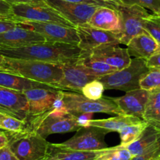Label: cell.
Segmentation results:
<instances>
[{
  "label": "cell",
  "mask_w": 160,
  "mask_h": 160,
  "mask_svg": "<svg viewBox=\"0 0 160 160\" xmlns=\"http://www.w3.org/2000/svg\"><path fill=\"white\" fill-rule=\"evenodd\" d=\"M82 50L76 45L43 42L19 48L1 49L4 58L41 61L62 65L75 63L79 60Z\"/></svg>",
  "instance_id": "obj_1"
},
{
  "label": "cell",
  "mask_w": 160,
  "mask_h": 160,
  "mask_svg": "<svg viewBox=\"0 0 160 160\" xmlns=\"http://www.w3.org/2000/svg\"><path fill=\"white\" fill-rule=\"evenodd\" d=\"M1 72L19 75L53 88L63 76L62 68L60 64L7 58H4Z\"/></svg>",
  "instance_id": "obj_2"
},
{
  "label": "cell",
  "mask_w": 160,
  "mask_h": 160,
  "mask_svg": "<svg viewBox=\"0 0 160 160\" xmlns=\"http://www.w3.org/2000/svg\"><path fill=\"white\" fill-rule=\"evenodd\" d=\"M5 132L7 146L19 160H38L47 156L50 143L33 130Z\"/></svg>",
  "instance_id": "obj_3"
},
{
  "label": "cell",
  "mask_w": 160,
  "mask_h": 160,
  "mask_svg": "<svg viewBox=\"0 0 160 160\" xmlns=\"http://www.w3.org/2000/svg\"><path fill=\"white\" fill-rule=\"evenodd\" d=\"M149 70L146 61L140 58L131 59L125 68L99 78L105 90H118L129 92L140 88V80Z\"/></svg>",
  "instance_id": "obj_4"
},
{
  "label": "cell",
  "mask_w": 160,
  "mask_h": 160,
  "mask_svg": "<svg viewBox=\"0 0 160 160\" xmlns=\"http://www.w3.org/2000/svg\"><path fill=\"white\" fill-rule=\"evenodd\" d=\"M64 104L72 115L79 113H105L122 115L113 98L102 97L101 99L91 100L78 93L62 90Z\"/></svg>",
  "instance_id": "obj_5"
},
{
  "label": "cell",
  "mask_w": 160,
  "mask_h": 160,
  "mask_svg": "<svg viewBox=\"0 0 160 160\" xmlns=\"http://www.w3.org/2000/svg\"><path fill=\"white\" fill-rule=\"evenodd\" d=\"M26 129L33 130L43 138L54 133H65L77 131L81 127L72 114L64 116H55L47 112L41 116L25 121Z\"/></svg>",
  "instance_id": "obj_6"
},
{
  "label": "cell",
  "mask_w": 160,
  "mask_h": 160,
  "mask_svg": "<svg viewBox=\"0 0 160 160\" xmlns=\"http://www.w3.org/2000/svg\"><path fill=\"white\" fill-rule=\"evenodd\" d=\"M115 10L118 11L121 23L120 44L127 45L134 36L145 33L144 19L150 13L147 10L137 5H125L115 2Z\"/></svg>",
  "instance_id": "obj_7"
},
{
  "label": "cell",
  "mask_w": 160,
  "mask_h": 160,
  "mask_svg": "<svg viewBox=\"0 0 160 160\" xmlns=\"http://www.w3.org/2000/svg\"><path fill=\"white\" fill-rule=\"evenodd\" d=\"M19 26L30 29L42 35L47 42H60L78 46L79 42L76 28L69 27L54 23H42L35 21H17Z\"/></svg>",
  "instance_id": "obj_8"
},
{
  "label": "cell",
  "mask_w": 160,
  "mask_h": 160,
  "mask_svg": "<svg viewBox=\"0 0 160 160\" xmlns=\"http://www.w3.org/2000/svg\"><path fill=\"white\" fill-rule=\"evenodd\" d=\"M12 15L16 21H35L42 23H54L73 27L72 24L58 11L48 5L19 3L12 4Z\"/></svg>",
  "instance_id": "obj_9"
},
{
  "label": "cell",
  "mask_w": 160,
  "mask_h": 160,
  "mask_svg": "<svg viewBox=\"0 0 160 160\" xmlns=\"http://www.w3.org/2000/svg\"><path fill=\"white\" fill-rule=\"evenodd\" d=\"M108 133L106 130L97 127H81L72 138L63 143H58L57 145L84 152L101 151L108 148L104 141Z\"/></svg>",
  "instance_id": "obj_10"
},
{
  "label": "cell",
  "mask_w": 160,
  "mask_h": 160,
  "mask_svg": "<svg viewBox=\"0 0 160 160\" xmlns=\"http://www.w3.org/2000/svg\"><path fill=\"white\" fill-rule=\"evenodd\" d=\"M45 2L75 28L89 24L92 16L99 7L90 4L75 3L63 0H45Z\"/></svg>",
  "instance_id": "obj_11"
},
{
  "label": "cell",
  "mask_w": 160,
  "mask_h": 160,
  "mask_svg": "<svg viewBox=\"0 0 160 160\" xmlns=\"http://www.w3.org/2000/svg\"><path fill=\"white\" fill-rule=\"evenodd\" d=\"M61 68L63 76L61 81L54 86L58 90L82 93V88L88 82L99 78L78 61L72 64H62Z\"/></svg>",
  "instance_id": "obj_12"
},
{
  "label": "cell",
  "mask_w": 160,
  "mask_h": 160,
  "mask_svg": "<svg viewBox=\"0 0 160 160\" xmlns=\"http://www.w3.org/2000/svg\"><path fill=\"white\" fill-rule=\"evenodd\" d=\"M79 42L78 47L82 51H90L97 47L107 44H120V32H108L95 28L89 24L76 28Z\"/></svg>",
  "instance_id": "obj_13"
},
{
  "label": "cell",
  "mask_w": 160,
  "mask_h": 160,
  "mask_svg": "<svg viewBox=\"0 0 160 160\" xmlns=\"http://www.w3.org/2000/svg\"><path fill=\"white\" fill-rule=\"evenodd\" d=\"M60 90L48 89H32L23 92L28 105V117L25 121L41 116L52 108L53 102Z\"/></svg>",
  "instance_id": "obj_14"
},
{
  "label": "cell",
  "mask_w": 160,
  "mask_h": 160,
  "mask_svg": "<svg viewBox=\"0 0 160 160\" xmlns=\"http://www.w3.org/2000/svg\"><path fill=\"white\" fill-rule=\"evenodd\" d=\"M28 112V101L22 92L0 87V114L25 121Z\"/></svg>",
  "instance_id": "obj_15"
},
{
  "label": "cell",
  "mask_w": 160,
  "mask_h": 160,
  "mask_svg": "<svg viewBox=\"0 0 160 160\" xmlns=\"http://www.w3.org/2000/svg\"><path fill=\"white\" fill-rule=\"evenodd\" d=\"M83 52L95 59L104 61L117 71L125 68L131 62V58L127 49L115 44L102 45L90 51Z\"/></svg>",
  "instance_id": "obj_16"
},
{
  "label": "cell",
  "mask_w": 160,
  "mask_h": 160,
  "mask_svg": "<svg viewBox=\"0 0 160 160\" xmlns=\"http://www.w3.org/2000/svg\"><path fill=\"white\" fill-rule=\"evenodd\" d=\"M149 91L139 88L127 92L124 96L113 98L122 115L143 119Z\"/></svg>",
  "instance_id": "obj_17"
},
{
  "label": "cell",
  "mask_w": 160,
  "mask_h": 160,
  "mask_svg": "<svg viewBox=\"0 0 160 160\" xmlns=\"http://www.w3.org/2000/svg\"><path fill=\"white\" fill-rule=\"evenodd\" d=\"M43 42L46 40L42 35L20 26L0 33V50L19 48Z\"/></svg>",
  "instance_id": "obj_18"
},
{
  "label": "cell",
  "mask_w": 160,
  "mask_h": 160,
  "mask_svg": "<svg viewBox=\"0 0 160 160\" xmlns=\"http://www.w3.org/2000/svg\"><path fill=\"white\" fill-rule=\"evenodd\" d=\"M127 51L134 58L148 60L160 50V46L147 32L134 36L127 44Z\"/></svg>",
  "instance_id": "obj_19"
},
{
  "label": "cell",
  "mask_w": 160,
  "mask_h": 160,
  "mask_svg": "<svg viewBox=\"0 0 160 160\" xmlns=\"http://www.w3.org/2000/svg\"><path fill=\"white\" fill-rule=\"evenodd\" d=\"M89 25L108 32H121L119 14L115 9L110 7H98L92 16Z\"/></svg>",
  "instance_id": "obj_20"
},
{
  "label": "cell",
  "mask_w": 160,
  "mask_h": 160,
  "mask_svg": "<svg viewBox=\"0 0 160 160\" xmlns=\"http://www.w3.org/2000/svg\"><path fill=\"white\" fill-rule=\"evenodd\" d=\"M103 150L84 152L65 148L57 145V144L50 143L46 157L49 160H95Z\"/></svg>",
  "instance_id": "obj_21"
},
{
  "label": "cell",
  "mask_w": 160,
  "mask_h": 160,
  "mask_svg": "<svg viewBox=\"0 0 160 160\" xmlns=\"http://www.w3.org/2000/svg\"><path fill=\"white\" fill-rule=\"evenodd\" d=\"M0 87L16 90V91L22 92V93L26 90L36 88L56 90V88H53L47 84L35 82V81L23 78L19 75H13V74L5 72H0Z\"/></svg>",
  "instance_id": "obj_22"
},
{
  "label": "cell",
  "mask_w": 160,
  "mask_h": 160,
  "mask_svg": "<svg viewBox=\"0 0 160 160\" xmlns=\"http://www.w3.org/2000/svg\"><path fill=\"white\" fill-rule=\"evenodd\" d=\"M160 138V128L149 124L143 130L141 134L129 145L126 146L133 157L140 155L152 146Z\"/></svg>",
  "instance_id": "obj_23"
},
{
  "label": "cell",
  "mask_w": 160,
  "mask_h": 160,
  "mask_svg": "<svg viewBox=\"0 0 160 160\" xmlns=\"http://www.w3.org/2000/svg\"><path fill=\"white\" fill-rule=\"evenodd\" d=\"M141 118L129 116L125 115H118L104 119H91L89 122V127L103 129L109 132H119L125 127L141 122Z\"/></svg>",
  "instance_id": "obj_24"
},
{
  "label": "cell",
  "mask_w": 160,
  "mask_h": 160,
  "mask_svg": "<svg viewBox=\"0 0 160 160\" xmlns=\"http://www.w3.org/2000/svg\"><path fill=\"white\" fill-rule=\"evenodd\" d=\"M143 120L160 128V89L149 91Z\"/></svg>",
  "instance_id": "obj_25"
},
{
  "label": "cell",
  "mask_w": 160,
  "mask_h": 160,
  "mask_svg": "<svg viewBox=\"0 0 160 160\" xmlns=\"http://www.w3.org/2000/svg\"><path fill=\"white\" fill-rule=\"evenodd\" d=\"M78 62L80 64H82L87 70L90 71L93 75L98 76V78L109 75V74L113 73L115 71H117L116 69L111 67L110 65L104 63V61L92 58L87 53H84L82 50L81 57H80Z\"/></svg>",
  "instance_id": "obj_26"
},
{
  "label": "cell",
  "mask_w": 160,
  "mask_h": 160,
  "mask_svg": "<svg viewBox=\"0 0 160 160\" xmlns=\"http://www.w3.org/2000/svg\"><path fill=\"white\" fill-rule=\"evenodd\" d=\"M148 125V123L142 119L141 122L127 126L122 128L118 132L121 140L119 145L126 147L133 143L141 134L143 130L147 127Z\"/></svg>",
  "instance_id": "obj_27"
},
{
  "label": "cell",
  "mask_w": 160,
  "mask_h": 160,
  "mask_svg": "<svg viewBox=\"0 0 160 160\" xmlns=\"http://www.w3.org/2000/svg\"><path fill=\"white\" fill-rule=\"evenodd\" d=\"M133 155L122 146L107 148L102 151L97 160H131Z\"/></svg>",
  "instance_id": "obj_28"
},
{
  "label": "cell",
  "mask_w": 160,
  "mask_h": 160,
  "mask_svg": "<svg viewBox=\"0 0 160 160\" xmlns=\"http://www.w3.org/2000/svg\"><path fill=\"white\" fill-rule=\"evenodd\" d=\"M140 88L147 91L160 89V70L149 68L140 80Z\"/></svg>",
  "instance_id": "obj_29"
},
{
  "label": "cell",
  "mask_w": 160,
  "mask_h": 160,
  "mask_svg": "<svg viewBox=\"0 0 160 160\" xmlns=\"http://www.w3.org/2000/svg\"><path fill=\"white\" fill-rule=\"evenodd\" d=\"M26 129V122L13 116L0 114V130L7 132H21Z\"/></svg>",
  "instance_id": "obj_30"
},
{
  "label": "cell",
  "mask_w": 160,
  "mask_h": 160,
  "mask_svg": "<svg viewBox=\"0 0 160 160\" xmlns=\"http://www.w3.org/2000/svg\"><path fill=\"white\" fill-rule=\"evenodd\" d=\"M144 29L160 46V16L149 14L144 19Z\"/></svg>",
  "instance_id": "obj_31"
},
{
  "label": "cell",
  "mask_w": 160,
  "mask_h": 160,
  "mask_svg": "<svg viewBox=\"0 0 160 160\" xmlns=\"http://www.w3.org/2000/svg\"><path fill=\"white\" fill-rule=\"evenodd\" d=\"M104 87L99 79L93 80L88 82L82 90V94L85 98L91 100L101 99L103 97Z\"/></svg>",
  "instance_id": "obj_32"
},
{
  "label": "cell",
  "mask_w": 160,
  "mask_h": 160,
  "mask_svg": "<svg viewBox=\"0 0 160 160\" xmlns=\"http://www.w3.org/2000/svg\"><path fill=\"white\" fill-rule=\"evenodd\" d=\"M115 2L125 5H137L148 9L153 14L160 16V0H115Z\"/></svg>",
  "instance_id": "obj_33"
},
{
  "label": "cell",
  "mask_w": 160,
  "mask_h": 160,
  "mask_svg": "<svg viewBox=\"0 0 160 160\" xmlns=\"http://www.w3.org/2000/svg\"><path fill=\"white\" fill-rule=\"evenodd\" d=\"M131 160H160V138L152 146Z\"/></svg>",
  "instance_id": "obj_34"
},
{
  "label": "cell",
  "mask_w": 160,
  "mask_h": 160,
  "mask_svg": "<svg viewBox=\"0 0 160 160\" xmlns=\"http://www.w3.org/2000/svg\"><path fill=\"white\" fill-rule=\"evenodd\" d=\"M66 2H75V3H85L90 5L98 6V7H106L115 9V3L114 2H106L104 0H63Z\"/></svg>",
  "instance_id": "obj_35"
},
{
  "label": "cell",
  "mask_w": 160,
  "mask_h": 160,
  "mask_svg": "<svg viewBox=\"0 0 160 160\" xmlns=\"http://www.w3.org/2000/svg\"><path fill=\"white\" fill-rule=\"evenodd\" d=\"M80 127H89V122L93 119V113H79L73 115Z\"/></svg>",
  "instance_id": "obj_36"
},
{
  "label": "cell",
  "mask_w": 160,
  "mask_h": 160,
  "mask_svg": "<svg viewBox=\"0 0 160 160\" xmlns=\"http://www.w3.org/2000/svg\"><path fill=\"white\" fill-rule=\"evenodd\" d=\"M18 26L19 24L16 20H2L0 21V33L11 30Z\"/></svg>",
  "instance_id": "obj_37"
},
{
  "label": "cell",
  "mask_w": 160,
  "mask_h": 160,
  "mask_svg": "<svg viewBox=\"0 0 160 160\" xmlns=\"http://www.w3.org/2000/svg\"><path fill=\"white\" fill-rule=\"evenodd\" d=\"M146 64L149 68H156L160 70V50L146 60Z\"/></svg>",
  "instance_id": "obj_38"
},
{
  "label": "cell",
  "mask_w": 160,
  "mask_h": 160,
  "mask_svg": "<svg viewBox=\"0 0 160 160\" xmlns=\"http://www.w3.org/2000/svg\"><path fill=\"white\" fill-rule=\"evenodd\" d=\"M0 160H19L8 146L0 149Z\"/></svg>",
  "instance_id": "obj_39"
},
{
  "label": "cell",
  "mask_w": 160,
  "mask_h": 160,
  "mask_svg": "<svg viewBox=\"0 0 160 160\" xmlns=\"http://www.w3.org/2000/svg\"><path fill=\"white\" fill-rule=\"evenodd\" d=\"M0 14L13 18L12 15L11 4L7 2L5 0H0Z\"/></svg>",
  "instance_id": "obj_40"
},
{
  "label": "cell",
  "mask_w": 160,
  "mask_h": 160,
  "mask_svg": "<svg viewBox=\"0 0 160 160\" xmlns=\"http://www.w3.org/2000/svg\"><path fill=\"white\" fill-rule=\"evenodd\" d=\"M10 4L28 3V4H38V5H47L45 0H5Z\"/></svg>",
  "instance_id": "obj_41"
},
{
  "label": "cell",
  "mask_w": 160,
  "mask_h": 160,
  "mask_svg": "<svg viewBox=\"0 0 160 160\" xmlns=\"http://www.w3.org/2000/svg\"><path fill=\"white\" fill-rule=\"evenodd\" d=\"M8 144V138L5 131L0 130V149L6 147Z\"/></svg>",
  "instance_id": "obj_42"
},
{
  "label": "cell",
  "mask_w": 160,
  "mask_h": 160,
  "mask_svg": "<svg viewBox=\"0 0 160 160\" xmlns=\"http://www.w3.org/2000/svg\"><path fill=\"white\" fill-rule=\"evenodd\" d=\"M2 20H14V18H11V17L6 16V15L0 14V21H2Z\"/></svg>",
  "instance_id": "obj_43"
},
{
  "label": "cell",
  "mask_w": 160,
  "mask_h": 160,
  "mask_svg": "<svg viewBox=\"0 0 160 160\" xmlns=\"http://www.w3.org/2000/svg\"><path fill=\"white\" fill-rule=\"evenodd\" d=\"M3 61H4V57H2V55H0V72H1V70H2Z\"/></svg>",
  "instance_id": "obj_44"
},
{
  "label": "cell",
  "mask_w": 160,
  "mask_h": 160,
  "mask_svg": "<svg viewBox=\"0 0 160 160\" xmlns=\"http://www.w3.org/2000/svg\"><path fill=\"white\" fill-rule=\"evenodd\" d=\"M106 2H115V0H104Z\"/></svg>",
  "instance_id": "obj_45"
},
{
  "label": "cell",
  "mask_w": 160,
  "mask_h": 160,
  "mask_svg": "<svg viewBox=\"0 0 160 160\" xmlns=\"http://www.w3.org/2000/svg\"><path fill=\"white\" fill-rule=\"evenodd\" d=\"M38 160H49L48 158H47V157H45V158H40V159H38Z\"/></svg>",
  "instance_id": "obj_46"
},
{
  "label": "cell",
  "mask_w": 160,
  "mask_h": 160,
  "mask_svg": "<svg viewBox=\"0 0 160 160\" xmlns=\"http://www.w3.org/2000/svg\"><path fill=\"white\" fill-rule=\"evenodd\" d=\"M95 160H97V159H95Z\"/></svg>",
  "instance_id": "obj_47"
}]
</instances>
